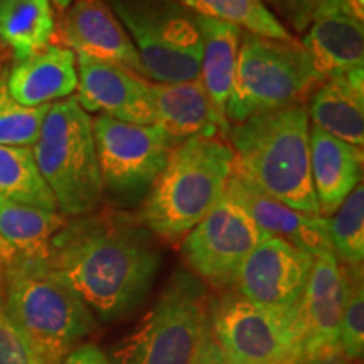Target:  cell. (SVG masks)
<instances>
[{
	"label": "cell",
	"instance_id": "6da1fadb",
	"mask_svg": "<svg viewBox=\"0 0 364 364\" xmlns=\"http://www.w3.org/2000/svg\"><path fill=\"white\" fill-rule=\"evenodd\" d=\"M46 262L95 318L117 322L147 299L162 257L136 215L108 208L68 218Z\"/></svg>",
	"mask_w": 364,
	"mask_h": 364
},
{
	"label": "cell",
	"instance_id": "7a4b0ae2",
	"mask_svg": "<svg viewBox=\"0 0 364 364\" xmlns=\"http://www.w3.org/2000/svg\"><path fill=\"white\" fill-rule=\"evenodd\" d=\"M311 120L306 105L280 108L231 124L233 174L268 198L318 215L311 176Z\"/></svg>",
	"mask_w": 364,
	"mask_h": 364
},
{
	"label": "cell",
	"instance_id": "3957f363",
	"mask_svg": "<svg viewBox=\"0 0 364 364\" xmlns=\"http://www.w3.org/2000/svg\"><path fill=\"white\" fill-rule=\"evenodd\" d=\"M0 300L34 364H61L97 324L83 300L46 258L16 255L4 273Z\"/></svg>",
	"mask_w": 364,
	"mask_h": 364
},
{
	"label": "cell",
	"instance_id": "277c9868",
	"mask_svg": "<svg viewBox=\"0 0 364 364\" xmlns=\"http://www.w3.org/2000/svg\"><path fill=\"white\" fill-rule=\"evenodd\" d=\"M233 174V150L221 136L174 145L140 203L136 218L154 236L177 243L216 206Z\"/></svg>",
	"mask_w": 364,
	"mask_h": 364
},
{
	"label": "cell",
	"instance_id": "5b68a950",
	"mask_svg": "<svg viewBox=\"0 0 364 364\" xmlns=\"http://www.w3.org/2000/svg\"><path fill=\"white\" fill-rule=\"evenodd\" d=\"M209 287L177 268L157 302L122 343L115 364H198L211 334Z\"/></svg>",
	"mask_w": 364,
	"mask_h": 364
},
{
	"label": "cell",
	"instance_id": "8992f818",
	"mask_svg": "<svg viewBox=\"0 0 364 364\" xmlns=\"http://www.w3.org/2000/svg\"><path fill=\"white\" fill-rule=\"evenodd\" d=\"M33 154L63 216L98 211L105 199L91 117L75 97L49 107Z\"/></svg>",
	"mask_w": 364,
	"mask_h": 364
},
{
	"label": "cell",
	"instance_id": "52a82bcc",
	"mask_svg": "<svg viewBox=\"0 0 364 364\" xmlns=\"http://www.w3.org/2000/svg\"><path fill=\"white\" fill-rule=\"evenodd\" d=\"M322 85L302 43L241 34L235 86L226 103L230 124L280 108L306 105Z\"/></svg>",
	"mask_w": 364,
	"mask_h": 364
},
{
	"label": "cell",
	"instance_id": "ba28073f",
	"mask_svg": "<svg viewBox=\"0 0 364 364\" xmlns=\"http://www.w3.org/2000/svg\"><path fill=\"white\" fill-rule=\"evenodd\" d=\"M154 83L199 78L203 38L196 14L179 0H107Z\"/></svg>",
	"mask_w": 364,
	"mask_h": 364
},
{
	"label": "cell",
	"instance_id": "9c48e42d",
	"mask_svg": "<svg viewBox=\"0 0 364 364\" xmlns=\"http://www.w3.org/2000/svg\"><path fill=\"white\" fill-rule=\"evenodd\" d=\"M103 199L115 209L142 203L166 166L174 144L159 125H132L97 115L91 118Z\"/></svg>",
	"mask_w": 364,
	"mask_h": 364
},
{
	"label": "cell",
	"instance_id": "30bf717a",
	"mask_svg": "<svg viewBox=\"0 0 364 364\" xmlns=\"http://www.w3.org/2000/svg\"><path fill=\"white\" fill-rule=\"evenodd\" d=\"M297 312L270 311L235 289L213 297L211 334L225 364H297Z\"/></svg>",
	"mask_w": 364,
	"mask_h": 364
},
{
	"label": "cell",
	"instance_id": "8fae6325",
	"mask_svg": "<svg viewBox=\"0 0 364 364\" xmlns=\"http://www.w3.org/2000/svg\"><path fill=\"white\" fill-rule=\"evenodd\" d=\"M270 236L240 204L223 196L182 238L181 252L191 273L223 292L233 289L245 258Z\"/></svg>",
	"mask_w": 364,
	"mask_h": 364
},
{
	"label": "cell",
	"instance_id": "7c38bea8",
	"mask_svg": "<svg viewBox=\"0 0 364 364\" xmlns=\"http://www.w3.org/2000/svg\"><path fill=\"white\" fill-rule=\"evenodd\" d=\"M316 258L289 241L270 236L245 258L236 275V292L270 311L295 314Z\"/></svg>",
	"mask_w": 364,
	"mask_h": 364
},
{
	"label": "cell",
	"instance_id": "4fadbf2b",
	"mask_svg": "<svg viewBox=\"0 0 364 364\" xmlns=\"http://www.w3.org/2000/svg\"><path fill=\"white\" fill-rule=\"evenodd\" d=\"M76 56V54H75ZM78 86L76 102L88 113L110 117L132 125H154V102L150 83L124 66L76 56Z\"/></svg>",
	"mask_w": 364,
	"mask_h": 364
},
{
	"label": "cell",
	"instance_id": "5bb4252c",
	"mask_svg": "<svg viewBox=\"0 0 364 364\" xmlns=\"http://www.w3.org/2000/svg\"><path fill=\"white\" fill-rule=\"evenodd\" d=\"M54 39L76 56L124 66L145 78L135 46L107 0H75L63 11Z\"/></svg>",
	"mask_w": 364,
	"mask_h": 364
},
{
	"label": "cell",
	"instance_id": "9a60e30c",
	"mask_svg": "<svg viewBox=\"0 0 364 364\" xmlns=\"http://www.w3.org/2000/svg\"><path fill=\"white\" fill-rule=\"evenodd\" d=\"M343 277L334 253L314 260L306 292L297 309V364L304 359L339 351Z\"/></svg>",
	"mask_w": 364,
	"mask_h": 364
},
{
	"label": "cell",
	"instance_id": "2e32d148",
	"mask_svg": "<svg viewBox=\"0 0 364 364\" xmlns=\"http://www.w3.org/2000/svg\"><path fill=\"white\" fill-rule=\"evenodd\" d=\"M225 196L240 204L265 233L289 241L314 258L334 253L327 230V218L306 215L289 208L252 188L235 174H231L228 181Z\"/></svg>",
	"mask_w": 364,
	"mask_h": 364
},
{
	"label": "cell",
	"instance_id": "e0dca14e",
	"mask_svg": "<svg viewBox=\"0 0 364 364\" xmlns=\"http://www.w3.org/2000/svg\"><path fill=\"white\" fill-rule=\"evenodd\" d=\"M156 125L177 145L194 136L226 139L230 122L208 97L201 80L150 83Z\"/></svg>",
	"mask_w": 364,
	"mask_h": 364
},
{
	"label": "cell",
	"instance_id": "ac0fdd59",
	"mask_svg": "<svg viewBox=\"0 0 364 364\" xmlns=\"http://www.w3.org/2000/svg\"><path fill=\"white\" fill-rule=\"evenodd\" d=\"M11 97L24 107H43L73 97L78 86L76 56L59 44L14 63L6 71Z\"/></svg>",
	"mask_w": 364,
	"mask_h": 364
},
{
	"label": "cell",
	"instance_id": "d6986e66",
	"mask_svg": "<svg viewBox=\"0 0 364 364\" xmlns=\"http://www.w3.org/2000/svg\"><path fill=\"white\" fill-rule=\"evenodd\" d=\"M311 176L318 215L329 218L363 179V149L311 125Z\"/></svg>",
	"mask_w": 364,
	"mask_h": 364
},
{
	"label": "cell",
	"instance_id": "ffe728a7",
	"mask_svg": "<svg viewBox=\"0 0 364 364\" xmlns=\"http://www.w3.org/2000/svg\"><path fill=\"white\" fill-rule=\"evenodd\" d=\"M309 120L336 139L364 145V68L336 75L318 85L309 102Z\"/></svg>",
	"mask_w": 364,
	"mask_h": 364
},
{
	"label": "cell",
	"instance_id": "44dd1931",
	"mask_svg": "<svg viewBox=\"0 0 364 364\" xmlns=\"http://www.w3.org/2000/svg\"><path fill=\"white\" fill-rule=\"evenodd\" d=\"M300 43L311 56L321 83L331 76L364 68V26L349 14H329L312 22Z\"/></svg>",
	"mask_w": 364,
	"mask_h": 364
},
{
	"label": "cell",
	"instance_id": "7402d4cb",
	"mask_svg": "<svg viewBox=\"0 0 364 364\" xmlns=\"http://www.w3.org/2000/svg\"><path fill=\"white\" fill-rule=\"evenodd\" d=\"M199 31L203 38V59L199 80L208 97L221 113L226 112V103L235 86L236 66L243 31L228 22L211 17L198 16ZM226 115V113H225Z\"/></svg>",
	"mask_w": 364,
	"mask_h": 364
},
{
	"label": "cell",
	"instance_id": "603a6c76",
	"mask_svg": "<svg viewBox=\"0 0 364 364\" xmlns=\"http://www.w3.org/2000/svg\"><path fill=\"white\" fill-rule=\"evenodd\" d=\"M54 36L51 0H0V43L16 61L53 44Z\"/></svg>",
	"mask_w": 364,
	"mask_h": 364
},
{
	"label": "cell",
	"instance_id": "cb8c5ba5",
	"mask_svg": "<svg viewBox=\"0 0 364 364\" xmlns=\"http://www.w3.org/2000/svg\"><path fill=\"white\" fill-rule=\"evenodd\" d=\"M59 211L27 206L0 198V238L16 255L46 258L54 235L66 225Z\"/></svg>",
	"mask_w": 364,
	"mask_h": 364
},
{
	"label": "cell",
	"instance_id": "d4e9b609",
	"mask_svg": "<svg viewBox=\"0 0 364 364\" xmlns=\"http://www.w3.org/2000/svg\"><path fill=\"white\" fill-rule=\"evenodd\" d=\"M0 198L58 211L56 199L36 166L33 147L0 145Z\"/></svg>",
	"mask_w": 364,
	"mask_h": 364
},
{
	"label": "cell",
	"instance_id": "484cf974",
	"mask_svg": "<svg viewBox=\"0 0 364 364\" xmlns=\"http://www.w3.org/2000/svg\"><path fill=\"white\" fill-rule=\"evenodd\" d=\"M198 16L228 22L245 33L267 39L292 41L295 36L273 16L263 0H179Z\"/></svg>",
	"mask_w": 364,
	"mask_h": 364
},
{
	"label": "cell",
	"instance_id": "4316f807",
	"mask_svg": "<svg viewBox=\"0 0 364 364\" xmlns=\"http://www.w3.org/2000/svg\"><path fill=\"white\" fill-rule=\"evenodd\" d=\"M332 252L341 265L363 267L364 260V188L358 184L343 204L327 218Z\"/></svg>",
	"mask_w": 364,
	"mask_h": 364
},
{
	"label": "cell",
	"instance_id": "83f0119b",
	"mask_svg": "<svg viewBox=\"0 0 364 364\" xmlns=\"http://www.w3.org/2000/svg\"><path fill=\"white\" fill-rule=\"evenodd\" d=\"M343 311L339 326V351L351 363L364 354V279L363 267L341 265Z\"/></svg>",
	"mask_w": 364,
	"mask_h": 364
},
{
	"label": "cell",
	"instance_id": "f1b7e54d",
	"mask_svg": "<svg viewBox=\"0 0 364 364\" xmlns=\"http://www.w3.org/2000/svg\"><path fill=\"white\" fill-rule=\"evenodd\" d=\"M51 105L24 107L11 97L6 73L0 75V145L33 147L38 142L44 118Z\"/></svg>",
	"mask_w": 364,
	"mask_h": 364
},
{
	"label": "cell",
	"instance_id": "f546056e",
	"mask_svg": "<svg viewBox=\"0 0 364 364\" xmlns=\"http://www.w3.org/2000/svg\"><path fill=\"white\" fill-rule=\"evenodd\" d=\"M282 24L304 34L321 17L344 12L363 21V0H263Z\"/></svg>",
	"mask_w": 364,
	"mask_h": 364
},
{
	"label": "cell",
	"instance_id": "4dcf8cb0",
	"mask_svg": "<svg viewBox=\"0 0 364 364\" xmlns=\"http://www.w3.org/2000/svg\"><path fill=\"white\" fill-rule=\"evenodd\" d=\"M0 364H34L26 343L4 311L2 300H0Z\"/></svg>",
	"mask_w": 364,
	"mask_h": 364
},
{
	"label": "cell",
	"instance_id": "1f68e13d",
	"mask_svg": "<svg viewBox=\"0 0 364 364\" xmlns=\"http://www.w3.org/2000/svg\"><path fill=\"white\" fill-rule=\"evenodd\" d=\"M61 364H115L97 344L83 343L68 354Z\"/></svg>",
	"mask_w": 364,
	"mask_h": 364
},
{
	"label": "cell",
	"instance_id": "d6a6232c",
	"mask_svg": "<svg viewBox=\"0 0 364 364\" xmlns=\"http://www.w3.org/2000/svg\"><path fill=\"white\" fill-rule=\"evenodd\" d=\"M299 364H356L348 361L341 351L338 353H329V354H322V356H316V358H309L300 361Z\"/></svg>",
	"mask_w": 364,
	"mask_h": 364
},
{
	"label": "cell",
	"instance_id": "836d02e7",
	"mask_svg": "<svg viewBox=\"0 0 364 364\" xmlns=\"http://www.w3.org/2000/svg\"><path fill=\"white\" fill-rule=\"evenodd\" d=\"M198 364H225L221 358V353L220 349H218V346L215 344V341H209L206 348H204V351L201 354V358H199Z\"/></svg>",
	"mask_w": 364,
	"mask_h": 364
},
{
	"label": "cell",
	"instance_id": "e575fe53",
	"mask_svg": "<svg viewBox=\"0 0 364 364\" xmlns=\"http://www.w3.org/2000/svg\"><path fill=\"white\" fill-rule=\"evenodd\" d=\"M16 257L14 250L9 247V245L0 238V287H2V280H4V273H6L7 267L11 265V262Z\"/></svg>",
	"mask_w": 364,
	"mask_h": 364
},
{
	"label": "cell",
	"instance_id": "d590c367",
	"mask_svg": "<svg viewBox=\"0 0 364 364\" xmlns=\"http://www.w3.org/2000/svg\"><path fill=\"white\" fill-rule=\"evenodd\" d=\"M51 2L59 9V11H65V9L70 7L75 0H51Z\"/></svg>",
	"mask_w": 364,
	"mask_h": 364
},
{
	"label": "cell",
	"instance_id": "8d00e7d4",
	"mask_svg": "<svg viewBox=\"0 0 364 364\" xmlns=\"http://www.w3.org/2000/svg\"><path fill=\"white\" fill-rule=\"evenodd\" d=\"M0 75H2V61H0Z\"/></svg>",
	"mask_w": 364,
	"mask_h": 364
}]
</instances>
